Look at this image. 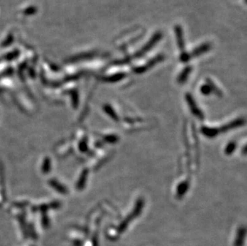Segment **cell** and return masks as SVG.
<instances>
[{"instance_id":"3957f363","label":"cell","mask_w":247,"mask_h":246,"mask_svg":"<svg viewBox=\"0 0 247 246\" xmlns=\"http://www.w3.org/2000/svg\"><path fill=\"white\" fill-rule=\"evenodd\" d=\"M209 49H210V45L209 44H203L202 45L201 47H198L197 49H195V51H193V55H196V56H198V55H202V54L205 53V52H206L207 51H209Z\"/></svg>"},{"instance_id":"7a4b0ae2","label":"cell","mask_w":247,"mask_h":246,"mask_svg":"<svg viewBox=\"0 0 247 246\" xmlns=\"http://www.w3.org/2000/svg\"><path fill=\"white\" fill-rule=\"evenodd\" d=\"M175 33H176V37L178 39V47L182 51H184L185 49V43H184V37L182 34V30L179 26L175 27Z\"/></svg>"},{"instance_id":"6da1fadb","label":"cell","mask_w":247,"mask_h":246,"mask_svg":"<svg viewBox=\"0 0 247 246\" xmlns=\"http://www.w3.org/2000/svg\"><path fill=\"white\" fill-rule=\"evenodd\" d=\"M161 36H162V35H161L160 33H158V34H155L154 36L153 37V39H152L151 40H150V42H149V43L146 45V47H144L143 48H142V49L139 51V52H138V57H140L141 55H144V54L146 53V52H147L148 51H150L152 47H154V45L156 44L157 42H158V40L161 39Z\"/></svg>"}]
</instances>
